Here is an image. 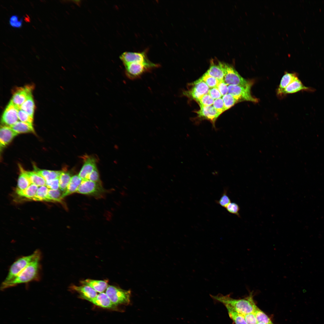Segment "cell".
<instances>
[{
    "label": "cell",
    "mask_w": 324,
    "mask_h": 324,
    "mask_svg": "<svg viewBox=\"0 0 324 324\" xmlns=\"http://www.w3.org/2000/svg\"><path fill=\"white\" fill-rule=\"evenodd\" d=\"M228 85L224 82V80H222L220 81L216 87L223 96L228 94Z\"/></svg>",
    "instance_id": "7bdbcfd3"
},
{
    "label": "cell",
    "mask_w": 324,
    "mask_h": 324,
    "mask_svg": "<svg viewBox=\"0 0 324 324\" xmlns=\"http://www.w3.org/2000/svg\"><path fill=\"white\" fill-rule=\"evenodd\" d=\"M226 208L229 213L240 217L239 214L240 208L238 205L236 203L234 202H231Z\"/></svg>",
    "instance_id": "ab89813d"
},
{
    "label": "cell",
    "mask_w": 324,
    "mask_h": 324,
    "mask_svg": "<svg viewBox=\"0 0 324 324\" xmlns=\"http://www.w3.org/2000/svg\"><path fill=\"white\" fill-rule=\"evenodd\" d=\"M254 313L258 322H263L266 324H273L266 314L258 308Z\"/></svg>",
    "instance_id": "e575fe53"
},
{
    "label": "cell",
    "mask_w": 324,
    "mask_h": 324,
    "mask_svg": "<svg viewBox=\"0 0 324 324\" xmlns=\"http://www.w3.org/2000/svg\"><path fill=\"white\" fill-rule=\"evenodd\" d=\"M131 291L118 287L109 285L106 293L111 302L118 308L119 306H127L130 303Z\"/></svg>",
    "instance_id": "277c9868"
},
{
    "label": "cell",
    "mask_w": 324,
    "mask_h": 324,
    "mask_svg": "<svg viewBox=\"0 0 324 324\" xmlns=\"http://www.w3.org/2000/svg\"><path fill=\"white\" fill-rule=\"evenodd\" d=\"M18 134L10 127L2 125L0 129L1 148H3L9 144Z\"/></svg>",
    "instance_id": "9a60e30c"
},
{
    "label": "cell",
    "mask_w": 324,
    "mask_h": 324,
    "mask_svg": "<svg viewBox=\"0 0 324 324\" xmlns=\"http://www.w3.org/2000/svg\"><path fill=\"white\" fill-rule=\"evenodd\" d=\"M201 79L204 81L209 88L216 87L220 81L210 76L206 72Z\"/></svg>",
    "instance_id": "d6a6232c"
},
{
    "label": "cell",
    "mask_w": 324,
    "mask_h": 324,
    "mask_svg": "<svg viewBox=\"0 0 324 324\" xmlns=\"http://www.w3.org/2000/svg\"><path fill=\"white\" fill-rule=\"evenodd\" d=\"M94 305L106 308L115 310H120L111 301L106 293H100L95 297L87 299Z\"/></svg>",
    "instance_id": "5bb4252c"
},
{
    "label": "cell",
    "mask_w": 324,
    "mask_h": 324,
    "mask_svg": "<svg viewBox=\"0 0 324 324\" xmlns=\"http://www.w3.org/2000/svg\"><path fill=\"white\" fill-rule=\"evenodd\" d=\"M309 88L304 86L298 78L296 79L281 91L278 94L295 93L302 90H308Z\"/></svg>",
    "instance_id": "ffe728a7"
},
{
    "label": "cell",
    "mask_w": 324,
    "mask_h": 324,
    "mask_svg": "<svg viewBox=\"0 0 324 324\" xmlns=\"http://www.w3.org/2000/svg\"><path fill=\"white\" fill-rule=\"evenodd\" d=\"M82 179L78 175L72 176L71 180L66 191L64 192V197L68 195L76 192Z\"/></svg>",
    "instance_id": "7402d4cb"
},
{
    "label": "cell",
    "mask_w": 324,
    "mask_h": 324,
    "mask_svg": "<svg viewBox=\"0 0 324 324\" xmlns=\"http://www.w3.org/2000/svg\"><path fill=\"white\" fill-rule=\"evenodd\" d=\"M40 252L39 250H36L32 254L21 257L17 259L11 266L8 274L2 283L7 282L15 278Z\"/></svg>",
    "instance_id": "3957f363"
},
{
    "label": "cell",
    "mask_w": 324,
    "mask_h": 324,
    "mask_svg": "<svg viewBox=\"0 0 324 324\" xmlns=\"http://www.w3.org/2000/svg\"><path fill=\"white\" fill-rule=\"evenodd\" d=\"M96 168L95 159L91 157H87L84 161V164L78 176L82 180L85 179L87 176Z\"/></svg>",
    "instance_id": "ac0fdd59"
},
{
    "label": "cell",
    "mask_w": 324,
    "mask_h": 324,
    "mask_svg": "<svg viewBox=\"0 0 324 324\" xmlns=\"http://www.w3.org/2000/svg\"><path fill=\"white\" fill-rule=\"evenodd\" d=\"M230 317L236 324H248L244 318V315L238 313L231 307L225 305Z\"/></svg>",
    "instance_id": "83f0119b"
},
{
    "label": "cell",
    "mask_w": 324,
    "mask_h": 324,
    "mask_svg": "<svg viewBox=\"0 0 324 324\" xmlns=\"http://www.w3.org/2000/svg\"><path fill=\"white\" fill-rule=\"evenodd\" d=\"M31 184H34L38 187L46 186V181L40 175L35 171H26Z\"/></svg>",
    "instance_id": "484cf974"
},
{
    "label": "cell",
    "mask_w": 324,
    "mask_h": 324,
    "mask_svg": "<svg viewBox=\"0 0 324 324\" xmlns=\"http://www.w3.org/2000/svg\"><path fill=\"white\" fill-rule=\"evenodd\" d=\"M159 65L151 62L148 63L132 62L124 65L125 73L129 79L135 80L141 77L145 73L158 67Z\"/></svg>",
    "instance_id": "5b68a950"
},
{
    "label": "cell",
    "mask_w": 324,
    "mask_h": 324,
    "mask_svg": "<svg viewBox=\"0 0 324 324\" xmlns=\"http://www.w3.org/2000/svg\"><path fill=\"white\" fill-rule=\"evenodd\" d=\"M214 101V99L208 94L204 95L197 101L200 105L209 106L213 104Z\"/></svg>",
    "instance_id": "74e56055"
},
{
    "label": "cell",
    "mask_w": 324,
    "mask_h": 324,
    "mask_svg": "<svg viewBox=\"0 0 324 324\" xmlns=\"http://www.w3.org/2000/svg\"><path fill=\"white\" fill-rule=\"evenodd\" d=\"M70 288L79 294V297L86 300L94 298L97 295V292L89 286L72 285Z\"/></svg>",
    "instance_id": "2e32d148"
},
{
    "label": "cell",
    "mask_w": 324,
    "mask_h": 324,
    "mask_svg": "<svg viewBox=\"0 0 324 324\" xmlns=\"http://www.w3.org/2000/svg\"><path fill=\"white\" fill-rule=\"evenodd\" d=\"M227 190H224L219 199L216 201V202L217 204L225 208H226L231 202L230 199L227 194Z\"/></svg>",
    "instance_id": "8d00e7d4"
},
{
    "label": "cell",
    "mask_w": 324,
    "mask_h": 324,
    "mask_svg": "<svg viewBox=\"0 0 324 324\" xmlns=\"http://www.w3.org/2000/svg\"><path fill=\"white\" fill-rule=\"evenodd\" d=\"M223 68L224 74L223 80L227 85L251 87L252 83L241 76L233 67L223 62Z\"/></svg>",
    "instance_id": "8992f818"
},
{
    "label": "cell",
    "mask_w": 324,
    "mask_h": 324,
    "mask_svg": "<svg viewBox=\"0 0 324 324\" xmlns=\"http://www.w3.org/2000/svg\"><path fill=\"white\" fill-rule=\"evenodd\" d=\"M256 324H266L265 323L263 322H258Z\"/></svg>",
    "instance_id": "7dc6e473"
},
{
    "label": "cell",
    "mask_w": 324,
    "mask_h": 324,
    "mask_svg": "<svg viewBox=\"0 0 324 324\" xmlns=\"http://www.w3.org/2000/svg\"><path fill=\"white\" fill-rule=\"evenodd\" d=\"M211 296L214 300L223 303L224 305L231 307L243 315L254 313L257 308L254 301L252 293L247 297L240 299L233 298L229 295L218 294L216 296L211 295Z\"/></svg>",
    "instance_id": "7a4b0ae2"
},
{
    "label": "cell",
    "mask_w": 324,
    "mask_h": 324,
    "mask_svg": "<svg viewBox=\"0 0 324 324\" xmlns=\"http://www.w3.org/2000/svg\"><path fill=\"white\" fill-rule=\"evenodd\" d=\"M71 176L68 172L62 171L59 178V189L65 192L71 180Z\"/></svg>",
    "instance_id": "f546056e"
},
{
    "label": "cell",
    "mask_w": 324,
    "mask_h": 324,
    "mask_svg": "<svg viewBox=\"0 0 324 324\" xmlns=\"http://www.w3.org/2000/svg\"><path fill=\"white\" fill-rule=\"evenodd\" d=\"M22 18H21L20 21L16 22H9L10 25L11 26L14 28H20L22 26Z\"/></svg>",
    "instance_id": "bcb514c9"
},
{
    "label": "cell",
    "mask_w": 324,
    "mask_h": 324,
    "mask_svg": "<svg viewBox=\"0 0 324 324\" xmlns=\"http://www.w3.org/2000/svg\"><path fill=\"white\" fill-rule=\"evenodd\" d=\"M34 104L32 94L30 95L22 105L20 109L27 113L33 118Z\"/></svg>",
    "instance_id": "f1b7e54d"
},
{
    "label": "cell",
    "mask_w": 324,
    "mask_h": 324,
    "mask_svg": "<svg viewBox=\"0 0 324 324\" xmlns=\"http://www.w3.org/2000/svg\"><path fill=\"white\" fill-rule=\"evenodd\" d=\"M46 186L50 189L56 190L59 189V178L46 181Z\"/></svg>",
    "instance_id": "b9f144b4"
},
{
    "label": "cell",
    "mask_w": 324,
    "mask_h": 324,
    "mask_svg": "<svg viewBox=\"0 0 324 324\" xmlns=\"http://www.w3.org/2000/svg\"><path fill=\"white\" fill-rule=\"evenodd\" d=\"M296 75L293 73H286L282 77L278 89L277 93L278 94L293 81L298 79Z\"/></svg>",
    "instance_id": "4316f807"
},
{
    "label": "cell",
    "mask_w": 324,
    "mask_h": 324,
    "mask_svg": "<svg viewBox=\"0 0 324 324\" xmlns=\"http://www.w3.org/2000/svg\"><path fill=\"white\" fill-rule=\"evenodd\" d=\"M251 87L240 85H229L228 94H231L239 101L244 100L257 102L258 99L254 97L251 94Z\"/></svg>",
    "instance_id": "ba28073f"
},
{
    "label": "cell",
    "mask_w": 324,
    "mask_h": 324,
    "mask_svg": "<svg viewBox=\"0 0 324 324\" xmlns=\"http://www.w3.org/2000/svg\"><path fill=\"white\" fill-rule=\"evenodd\" d=\"M191 88L183 93L184 95L190 96L197 101L204 95L208 94L209 88L201 78L194 82Z\"/></svg>",
    "instance_id": "9c48e42d"
},
{
    "label": "cell",
    "mask_w": 324,
    "mask_h": 324,
    "mask_svg": "<svg viewBox=\"0 0 324 324\" xmlns=\"http://www.w3.org/2000/svg\"><path fill=\"white\" fill-rule=\"evenodd\" d=\"M200 109L196 113L198 117L202 119H206L210 121L214 128H215V121L220 115L214 108L213 106H205L200 105Z\"/></svg>",
    "instance_id": "4fadbf2b"
},
{
    "label": "cell",
    "mask_w": 324,
    "mask_h": 324,
    "mask_svg": "<svg viewBox=\"0 0 324 324\" xmlns=\"http://www.w3.org/2000/svg\"><path fill=\"white\" fill-rule=\"evenodd\" d=\"M49 190L48 188L46 186L40 187L32 200L36 201H47Z\"/></svg>",
    "instance_id": "1f68e13d"
},
{
    "label": "cell",
    "mask_w": 324,
    "mask_h": 324,
    "mask_svg": "<svg viewBox=\"0 0 324 324\" xmlns=\"http://www.w3.org/2000/svg\"><path fill=\"white\" fill-rule=\"evenodd\" d=\"M38 187L34 184H31L24 190H16V193L20 196L26 199L33 200L36 195Z\"/></svg>",
    "instance_id": "603a6c76"
},
{
    "label": "cell",
    "mask_w": 324,
    "mask_h": 324,
    "mask_svg": "<svg viewBox=\"0 0 324 324\" xmlns=\"http://www.w3.org/2000/svg\"><path fill=\"white\" fill-rule=\"evenodd\" d=\"M214 99L221 98L222 96L220 93L217 87L211 88L208 93Z\"/></svg>",
    "instance_id": "f6af8a7d"
},
{
    "label": "cell",
    "mask_w": 324,
    "mask_h": 324,
    "mask_svg": "<svg viewBox=\"0 0 324 324\" xmlns=\"http://www.w3.org/2000/svg\"><path fill=\"white\" fill-rule=\"evenodd\" d=\"M223 101L226 110L230 108L236 103L239 101L231 94H227L223 96Z\"/></svg>",
    "instance_id": "836d02e7"
},
{
    "label": "cell",
    "mask_w": 324,
    "mask_h": 324,
    "mask_svg": "<svg viewBox=\"0 0 324 324\" xmlns=\"http://www.w3.org/2000/svg\"><path fill=\"white\" fill-rule=\"evenodd\" d=\"M206 72L220 81L223 80L224 74L223 62H218L215 63L214 62H211L209 68Z\"/></svg>",
    "instance_id": "d6986e66"
},
{
    "label": "cell",
    "mask_w": 324,
    "mask_h": 324,
    "mask_svg": "<svg viewBox=\"0 0 324 324\" xmlns=\"http://www.w3.org/2000/svg\"><path fill=\"white\" fill-rule=\"evenodd\" d=\"M105 192L101 183L83 179L76 192L99 198L103 197Z\"/></svg>",
    "instance_id": "52a82bcc"
},
{
    "label": "cell",
    "mask_w": 324,
    "mask_h": 324,
    "mask_svg": "<svg viewBox=\"0 0 324 324\" xmlns=\"http://www.w3.org/2000/svg\"><path fill=\"white\" fill-rule=\"evenodd\" d=\"M34 171L41 176L46 181L58 178L62 171L39 170L34 167Z\"/></svg>",
    "instance_id": "cb8c5ba5"
},
{
    "label": "cell",
    "mask_w": 324,
    "mask_h": 324,
    "mask_svg": "<svg viewBox=\"0 0 324 324\" xmlns=\"http://www.w3.org/2000/svg\"><path fill=\"white\" fill-rule=\"evenodd\" d=\"M80 283L84 285L89 286L97 292H103L108 286V280L86 279L82 280Z\"/></svg>",
    "instance_id": "e0dca14e"
},
{
    "label": "cell",
    "mask_w": 324,
    "mask_h": 324,
    "mask_svg": "<svg viewBox=\"0 0 324 324\" xmlns=\"http://www.w3.org/2000/svg\"><path fill=\"white\" fill-rule=\"evenodd\" d=\"M18 118L20 121L33 126V118L24 110L20 109L18 112Z\"/></svg>",
    "instance_id": "d590c367"
},
{
    "label": "cell",
    "mask_w": 324,
    "mask_h": 324,
    "mask_svg": "<svg viewBox=\"0 0 324 324\" xmlns=\"http://www.w3.org/2000/svg\"><path fill=\"white\" fill-rule=\"evenodd\" d=\"M41 254L40 253L22 272L12 280L2 283L1 290L5 289L18 284L26 283L32 281L38 280L40 277Z\"/></svg>",
    "instance_id": "6da1fadb"
},
{
    "label": "cell",
    "mask_w": 324,
    "mask_h": 324,
    "mask_svg": "<svg viewBox=\"0 0 324 324\" xmlns=\"http://www.w3.org/2000/svg\"><path fill=\"white\" fill-rule=\"evenodd\" d=\"M213 106L220 115L226 110L223 101L221 98L214 100Z\"/></svg>",
    "instance_id": "f35d334b"
},
{
    "label": "cell",
    "mask_w": 324,
    "mask_h": 324,
    "mask_svg": "<svg viewBox=\"0 0 324 324\" xmlns=\"http://www.w3.org/2000/svg\"><path fill=\"white\" fill-rule=\"evenodd\" d=\"M244 316L248 324H256L258 322L254 313L246 314Z\"/></svg>",
    "instance_id": "ee69618b"
},
{
    "label": "cell",
    "mask_w": 324,
    "mask_h": 324,
    "mask_svg": "<svg viewBox=\"0 0 324 324\" xmlns=\"http://www.w3.org/2000/svg\"><path fill=\"white\" fill-rule=\"evenodd\" d=\"M85 179H88L91 181L101 183L100 179L99 174L97 169L96 168Z\"/></svg>",
    "instance_id": "60d3db41"
},
{
    "label": "cell",
    "mask_w": 324,
    "mask_h": 324,
    "mask_svg": "<svg viewBox=\"0 0 324 324\" xmlns=\"http://www.w3.org/2000/svg\"><path fill=\"white\" fill-rule=\"evenodd\" d=\"M64 192L59 188L56 190L49 189L47 201L60 202L64 197Z\"/></svg>",
    "instance_id": "4dcf8cb0"
},
{
    "label": "cell",
    "mask_w": 324,
    "mask_h": 324,
    "mask_svg": "<svg viewBox=\"0 0 324 324\" xmlns=\"http://www.w3.org/2000/svg\"><path fill=\"white\" fill-rule=\"evenodd\" d=\"M18 108L10 101L4 111L1 119L4 126L10 127L18 121Z\"/></svg>",
    "instance_id": "30bf717a"
},
{
    "label": "cell",
    "mask_w": 324,
    "mask_h": 324,
    "mask_svg": "<svg viewBox=\"0 0 324 324\" xmlns=\"http://www.w3.org/2000/svg\"><path fill=\"white\" fill-rule=\"evenodd\" d=\"M33 86L27 85L17 88L14 92L10 100L19 109L28 97L32 94Z\"/></svg>",
    "instance_id": "8fae6325"
},
{
    "label": "cell",
    "mask_w": 324,
    "mask_h": 324,
    "mask_svg": "<svg viewBox=\"0 0 324 324\" xmlns=\"http://www.w3.org/2000/svg\"><path fill=\"white\" fill-rule=\"evenodd\" d=\"M120 58L124 65L135 62L148 63L151 61L148 58L146 51L141 52H126L120 56Z\"/></svg>",
    "instance_id": "7c38bea8"
},
{
    "label": "cell",
    "mask_w": 324,
    "mask_h": 324,
    "mask_svg": "<svg viewBox=\"0 0 324 324\" xmlns=\"http://www.w3.org/2000/svg\"><path fill=\"white\" fill-rule=\"evenodd\" d=\"M19 166L20 173L18 179L16 189L24 190L27 188L31 184V183L26 173V171L23 169L21 165H19Z\"/></svg>",
    "instance_id": "44dd1931"
},
{
    "label": "cell",
    "mask_w": 324,
    "mask_h": 324,
    "mask_svg": "<svg viewBox=\"0 0 324 324\" xmlns=\"http://www.w3.org/2000/svg\"><path fill=\"white\" fill-rule=\"evenodd\" d=\"M10 127L18 134L34 132L33 126L21 121H18Z\"/></svg>",
    "instance_id": "d4e9b609"
}]
</instances>
